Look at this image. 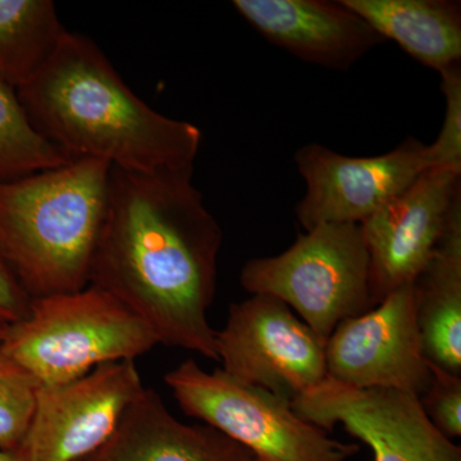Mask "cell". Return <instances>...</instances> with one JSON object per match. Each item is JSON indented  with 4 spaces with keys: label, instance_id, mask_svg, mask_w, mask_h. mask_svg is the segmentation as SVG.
I'll use <instances>...</instances> for the list:
<instances>
[{
    "label": "cell",
    "instance_id": "cell-1",
    "mask_svg": "<svg viewBox=\"0 0 461 461\" xmlns=\"http://www.w3.org/2000/svg\"><path fill=\"white\" fill-rule=\"evenodd\" d=\"M193 169L113 167L90 285L144 321L158 344L218 362L208 312L223 233L194 186Z\"/></svg>",
    "mask_w": 461,
    "mask_h": 461
},
{
    "label": "cell",
    "instance_id": "cell-2",
    "mask_svg": "<svg viewBox=\"0 0 461 461\" xmlns=\"http://www.w3.org/2000/svg\"><path fill=\"white\" fill-rule=\"evenodd\" d=\"M30 121L72 159L91 158L130 172L194 167L195 124L160 114L122 80L98 45L67 32L48 65L17 90Z\"/></svg>",
    "mask_w": 461,
    "mask_h": 461
},
{
    "label": "cell",
    "instance_id": "cell-3",
    "mask_svg": "<svg viewBox=\"0 0 461 461\" xmlns=\"http://www.w3.org/2000/svg\"><path fill=\"white\" fill-rule=\"evenodd\" d=\"M112 169L104 160L76 158L0 181V250L32 299L89 286Z\"/></svg>",
    "mask_w": 461,
    "mask_h": 461
},
{
    "label": "cell",
    "instance_id": "cell-4",
    "mask_svg": "<svg viewBox=\"0 0 461 461\" xmlns=\"http://www.w3.org/2000/svg\"><path fill=\"white\" fill-rule=\"evenodd\" d=\"M147 323L107 291L32 299L29 314L8 326L0 350L41 387L68 384L104 364L133 360L158 346Z\"/></svg>",
    "mask_w": 461,
    "mask_h": 461
},
{
    "label": "cell",
    "instance_id": "cell-5",
    "mask_svg": "<svg viewBox=\"0 0 461 461\" xmlns=\"http://www.w3.org/2000/svg\"><path fill=\"white\" fill-rule=\"evenodd\" d=\"M240 284L251 295L281 300L324 341L341 321L373 308L369 256L357 223L300 233L284 253L249 260Z\"/></svg>",
    "mask_w": 461,
    "mask_h": 461
},
{
    "label": "cell",
    "instance_id": "cell-6",
    "mask_svg": "<svg viewBox=\"0 0 461 461\" xmlns=\"http://www.w3.org/2000/svg\"><path fill=\"white\" fill-rule=\"evenodd\" d=\"M182 411L213 427L259 461H348L359 445L342 442L303 420L291 402L240 384L222 369L187 359L165 375Z\"/></svg>",
    "mask_w": 461,
    "mask_h": 461
},
{
    "label": "cell",
    "instance_id": "cell-7",
    "mask_svg": "<svg viewBox=\"0 0 461 461\" xmlns=\"http://www.w3.org/2000/svg\"><path fill=\"white\" fill-rule=\"evenodd\" d=\"M326 342L281 300L251 295L217 330L218 362L240 384L293 402L327 378Z\"/></svg>",
    "mask_w": 461,
    "mask_h": 461
},
{
    "label": "cell",
    "instance_id": "cell-8",
    "mask_svg": "<svg viewBox=\"0 0 461 461\" xmlns=\"http://www.w3.org/2000/svg\"><path fill=\"white\" fill-rule=\"evenodd\" d=\"M133 360L100 366L84 377L41 387L21 461H87L111 441L144 390Z\"/></svg>",
    "mask_w": 461,
    "mask_h": 461
},
{
    "label": "cell",
    "instance_id": "cell-9",
    "mask_svg": "<svg viewBox=\"0 0 461 461\" xmlns=\"http://www.w3.org/2000/svg\"><path fill=\"white\" fill-rule=\"evenodd\" d=\"M291 405L326 432L344 427L371 448L375 461H461L459 446L433 426L414 393L360 390L327 377Z\"/></svg>",
    "mask_w": 461,
    "mask_h": 461
},
{
    "label": "cell",
    "instance_id": "cell-10",
    "mask_svg": "<svg viewBox=\"0 0 461 461\" xmlns=\"http://www.w3.org/2000/svg\"><path fill=\"white\" fill-rule=\"evenodd\" d=\"M294 159L306 184L295 209L305 230L324 223H363L429 169L427 145L414 138L375 157H348L308 144Z\"/></svg>",
    "mask_w": 461,
    "mask_h": 461
},
{
    "label": "cell",
    "instance_id": "cell-11",
    "mask_svg": "<svg viewBox=\"0 0 461 461\" xmlns=\"http://www.w3.org/2000/svg\"><path fill=\"white\" fill-rule=\"evenodd\" d=\"M326 368L327 377L345 386L423 395L432 371L421 344L412 284L366 313L341 321L326 342Z\"/></svg>",
    "mask_w": 461,
    "mask_h": 461
},
{
    "label": "cell",
    "instance_id": "cell-12",
    "mask_svg": "<svg viewBox=\"0 0 461 461\" xmlns=\"http://www.w3.org/2000/svg\"><path fill=\"white\" fill-rule=\"evenodd\" d=\"M460 175L454 168L427 169L402 195L360 223L373 306L411 285L429 263L461 196Z\"/></svg>",
    "mask_w": 461,
    "mask_h": 461
},
{
    "label": "cell",
    "instance_id": "cell-13",
    "mask_svg": "<svg viewBox=\"0 0 461 461\" xmlns=\"http://www.w3.org/2000/svg\"><path fill=\"white\" fill-rule=\"evenodd\" d=\"M266 41L304 62L346 69L384 39L342 0H233Z\"/></svg>",
    "mask_w": 461,
    "mask_h": 461
},
{
    "label": "cell",
    "instance_id": "cell-14",
    "mask_svg": "<svg viewBox=\"0 0 461 461\" xmlns=\"http://www.w3.org/2000/svg\"><path fill=\"white\" fill-rule=\"evenodd\" d=\"M95 457L100 461H259L213 427L182 423L167 409L159 393L147 387Z\"/></svg>",
    "mask_w": 461,
    "mask_h": 461
},
{
    "label": "cell",
    "instance_id": "cell-15",
    "mask_svg": "<svg viewBox=\"0 0 461 461\" xmlns=\"http://www.w3.org/2000/svg\"><path fill=\"white\" fill-rule=\"evenodd\" d=\"M412 288L427 360L461 377V196Z\"/></svg>",
    "mask_w": 461,
    "mask_h": 461
},
{
    "label": "cell",
    "instance_id": "cell-16",
    "mask_svg": "<svg viewBox=\"0 0 461 461\" xmlns=\"http://www.w3.org/2000/svg\"><path fill=\"white\" fill-rule=\"evenodd\" d=\"M384 41L421 65L444 71L460 63L461 5L454 0H342Z\"/></svg>",
    "mask_w": 461,
    "mask_h": 461
},
{
    "label": "cell",
    "instance_id": "cell-17",
    "mask_svg": "<svg viewBox=\"0 0 461 461\" xmlns=\"http://www.w3.org/2000/svg\"><path fill=\"white\" fill-rule=\"evenodd\" d=\"M66 33L51 0H0V81L16 90L25 86Z\"/></svg>",
    "mask_w": 461,
    "mask_h": 461
},
{
    "label": "cell",
    "instance_id": "cell-18",
    "mask_svg": "<svg viewBox=\"0 0 461 461\" xmlns=\"http://www.w3.org/2000/svg\"><path fill=\"white\" fill-rule=\"evenodd\" d=\"M71 160L33 127L17 90L0 81V181L57 168Z\"/></svg>",
    "mask_w": 461,
    "mask_h": 461
},
{
    "label": "cell",
    "instance_id": "cell-19",
    "mask_svg": "<svg viewBox=\"0 0 461 461\" xmlns=\"http://www.w3.org/2000/svg\"><path fill=\"white\" fill-rule=\"evenodd\" d=\"M38 382L0 350V450L17 454L36 409Z\"/></svg>",
    "mask_w": 461,
    "mask_h": 461
},
{
    "label": "cell",
    "instance_id": "cell-20",
    "mask_svg": "<svg viewBox=\"0 0 461 461\" xmlns=\"http://www.w3.org/2000/svg\"><path fill=\"white\" fill-rule=\"evenodd\" d=\"M439 75L445 96V117L438 138L432 145H427L429 168H454L461 171L460 63L448 67Z\"/></svg>",
    "mask_w": 461,
    "mask_h": 461
},
{
    "label": "cell",
    "instance_id": "cell-21",
    "mask_svg": "<svg viewBox=\"0 0 461 461\" xmlns=\"http://www.w3.org/2000/svg\"><path fill=\"white\" fill-rule=\"evenodd\" d=\"M432 381L420 397L421 408L442 435L453 441L461 436V377L430 364Z\"/></svg>",
    "mask_w": 461,
    "mask_h": 461
},
{
    "label": "cell",
    "instance_id": "cell-22",
    "mask_svg": "<svg viewBox=\"0 0 461 461\" xmlns=\"http://www.w3.org/2000/svg\"><path fill=\"white\" fill-rule=\"evenodd\" d=\"M32 299L0 250V324L12 326L29 314Z\"/></svg>",
    "mask_w": 461,
    "mask_h": 461
},
{
    "label": "cell",
    "instance_id": "cell-23",
    "mask_svg": "<svg viewBox=\"0 0 461 461\" xmlns=\"http://www.w3.org/2000/svg\"><path fill=\"white\" fill-rule=\"evenodd\" d=\"M0 461H21L20 456L14 453H5L0 450Z\"/></svg>",
    "mask_w": 461,
    "mask_h": 461
},
{
    "label": "cell",
    "instance_id": "cell-24",
    "mask_svg": "<svg viewBox=\"0 0 461 461\" xmlns=\"http://www.w3.org/2000/svg\"><path fill=\"white\" fill-rule=\"evenodd\" d=\"M5 330H7V327L2 326V324H0V344H2L3 338H5Z\"/></svg>",
    "mask_w": 461,
    "mask_h": 461
},
{
    "label": "cell",
    "instance_id": "cell-25",
    "mask_svg": "<svg viewBox=\"0 0 461 461\" xmlns=\"http://www.w3.org/2000/svg\"><path fill=\"white\" fill-rule=\"evenodd\" d=\"M87 461H100L98 457L94 456L93 459L87 460Z\"/></svg>",
    "mask_w": 461,
    "mask_h": 461
}]
</instances>
